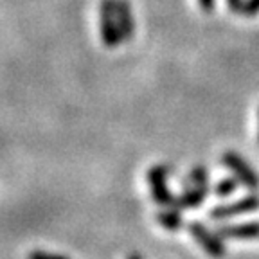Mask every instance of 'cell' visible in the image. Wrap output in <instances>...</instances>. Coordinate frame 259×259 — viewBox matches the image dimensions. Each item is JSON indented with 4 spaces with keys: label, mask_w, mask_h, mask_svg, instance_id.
Wrapping results in <instances>:
<instances>
[{
    "label": "cell",
    "mask_w": 259,
    "mask_h": 259,
    "mask_svg": "<svg viewBox=\"0 0 259 259\" xmlns=\"http://www.w3.org/2000/svg\"><path fill=\"white\" fill-rule=\"evenodd\" d=\"M187 231L193 236V239L198 243V247L203 248L207 255H210L212 259H222L227 254L225 243L223 238L218 232H212L205 223L202 222H191L187 225Z\"/></svg>",
    "instance_id": "obj_1"
},
{
    "label": "cell",
    "mask_w": 259,
    "mask_h": 259,
    "mask_svg": "<svg viewBox=\"0 0 259 259\" xmlns=\"http://www.w3.org/2000/svg\"><path fill=\"white\" fill-rule=\"evenodd\" d=\"M169 166L158 164L148 171V184H150L151 198L157 205L162 207H177V196L167 187V177H169Z\"/></svg>",
    "instance_id": "obj_2"
},
{
    "label": "cell",
    "mask_w": 259,
    "mask_h": 259,
    "mask_svg": "<svg viewBox=\"0 0 259 259\" xmlns=\"http://www.w3.org/2000/svg\"><path fill=\"white\" fill-rule=\"evenodd\" d=\"M222 164L234 175L241 186H245L248 191H257L259 189V175L254 171V167L248 164L245 158L236 151H225L222 155Z\"/></svg>",
    "instance_id": "obj_3"
},
{
    "label": "cell",
    "mask_w": 259,
    "mask_h": 259,
    "mask_svg": "<svg viewBox=\"0 0 259 259\" xmlns=\"http://www.w3.org/2000/svg\"><path fill=\"white\" fill-rule=\"evenodd\" d=\"M99 31L103 44L108 49L121 45L122 38L119 32L117 18H115V0H101L99 2Z\"/></svg>",
    "instance_id": "obj_4"
},
{
    "label": "cell",
    "mask_w": 259,
    "mask_h": 259,
    "mask_svg": "<svg viewBox=\"0 0 259 259\" xmlns=\"http://www.w3.org/2000/svg\"><path fill=\"white\" fill-rule=\"evenodd\" d=\"M255 210H259V194L250 193L245 194L243 198L236 200V202L222 203V205L212 207L209 210V218L212 222H225V220L248 214V212H255Z\"/></svg>",
    "instance_id": "obj_5"
},
{
    "label": "cell",
    "mask_w": 259,
    "mask_h": 259,
    "mask_svg": "<svg viewBox=\"0 0 259 259\" xmlns=\"http://www.w3.org/2000/svg\"><path fill=\"white\" fill-rule=\"evenodd\" d=\"M115 18H117L119 32L122 41H132L135 34L134 9L128 0H115Z\"/></svg>",
    "instance_id": "obj_6"
},
{
    "label": "cell",
    "mask_w": 259,
    "mask_h": 259,
    "mask_svg": "<svg viewBox=\"0 0 259 259\" xmlns=\"http://www.w3.org/2000/svg\"><path fill=\"white\" fill-rule=\"evenodd\" d=\"M216 232L223 239H239V241H243V239H259V222L222 225Z\"/></svg>",
    "instance_id": "obj_7"
},
{
    "label": "cell",
    "mask_w": 259,
    "mask_h": 259,
    "mask_svg": "<svg viewBox=\"0 0 259 259\" xmlns=\"http://www.w3.org/2000/svg\"><path fill=\"white\" fill-rule=\"evenodd\" d=\"M207 194H209V187H184L182 193L177 196V209H196L203 205Z\"/></svg>",
    "instance_id": "obj_8"
},
{
    "label": "cell",
    "mask_w": 259,
    "mask_h": 259,
    "mask_svg": "<svg viewBox=\"0 0 259 259\" xmlns=\"http://www.w3.org/2000/svg\"><path fill=\"white\" fill-rule=\"evenodd\" d=\"M155 220L167 232H178L184 227L182 214H180V209H177V207H166L164 210H158L155 214Z\"/></svg>",
    "instance_id": "obj_9"
},
{
    "label": "cell",
    "mask_w": 259,
    "mask_h": 259,
    "mask_svg": "<svg viewBox=\"0 0 259 259\" xmlns=\"http://www.w3.org/2000/svg\"><path fill=\"white\" fill-rule=\"evenodd\" d=\"M184 187L194 186V187H209V169L205 166H196L187 173L184 178Z\"/></svg>",
    "instance_id": "obj_10"
},
{
    "label": "cell",
    "mask_w": 259,
    "mask_h": 259,
    "mask_svg": "<svg viewBox=\"0 0 259 259\" xmlns=\"http://www.w3.org/2000/svg\"><path fill=\"white\" fill-rule=\"evenodd\" d=\"M238 180H236L234 177H227V178H222L218 184L214 186V194L216 196H220V198H227V196H231V194L236 193V189H238Z\"/></svg>",
    "instance_id": "obj_11"
},
{
    "label": "cell",
    "mask_w": 259,
    "mask_h": 259,
    "mask_svg": "<svg viewBox=\"0 0 259 259\" xmlns=\"http://www.w3.org/2000/svg\"><path fill=\"white\" fill-rule=\"evenodd\" d=\"M27 259H69L63 254H54V252H45V250H32L27 255Z\"/></svg>",
    "instance_id": "obj_12"
},
{
    "label": "cell",
    "mask_w": 259,
    "mask_h": 259,
    "mask_svg": "<svg viewBox=\"0 0 259 259\" xmlns=\"http://www.w3.org/2000/svg\"><path fill=\"white\" fill-rule=\"evenodd\" d=\"M241 15L245 16H255L259 15V0H245Z\"/></svg>",
    "instance_id": "obj_13"
},
{
    "label": "cell",
    "mask_w": 259,
    "mask_h": 259,
    "mask_svg": "<svg viewBox=\"0 0 259 259\" xmlns=\"http://www.w3.org/2000/svg\"><path fill=\"white\" fill-rule=\"evenodd\" d=\"M198 6L202 11L205 13H212L216 8V0H198Z\"/></svg>",
    "instance_id": "obj_14"
},
{
    "label": "cell",
    "mask_w": 259,
    "mask_h": 259,
    "mask_svg": "<svg viewBox=\"0 0 259 259\" xmlns=\"http://www.w3.org/2000/svg\"><path fill=\"white\" fill-rule=\"evenodd\" d=\"M227 6H229V9H231V11L241 13L243 6H245V0H227Z\"/></svg>",
    "instance_id": "obj_15"
},
{
    "label": "cell",
    "mask_w": 259,
    "mask_h": 259,
    "mask_svg": "<svg viewBox=\"0 0 259 259\" xmlns=\"http://www.w3.org/2000/svg\"><path fill=\"white\" fill-rule=\"evenodd\" d=\"M126 259H142V255H141V254H137V252H132V254H130Z\"/></svg>",
    "instance_id": "obj_16"
},
{
    "label": "cell",
    "mask_w": 259,
    "mask_h": 259,
    "mask_svg": "<svg viewBox=\"0 0 259 259\" xmlns=\"http://www.w3.org/2000/svg\"><path fill=\"white\" fill-rule=\"evenodd\" d=\"M257 121H259V110H257ZM257 139H259V132H257Z\"/></svg>",
    "instance_id": "obj_17"
}]
</instances>
